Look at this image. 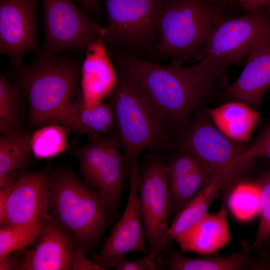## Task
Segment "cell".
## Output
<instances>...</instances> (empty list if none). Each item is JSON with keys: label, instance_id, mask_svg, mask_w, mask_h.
Masks as SVG:
<instances>
[{"label": "cell", "instance_id": "1", "mask_svg": "<svg viewBox=\"0 0 270 270\" xmlns=\"http://www.w3.org/2000/svg\"><path fill=\"white\" fill-rule=\"evenodd\" d=\"M118 68L136 80L165 116L172 129L186 128L222 73L204 60L194 65L162 66L118 54Z\"/></svg>", "mask_w": 270, "mask_h": 270}, {"label": "cell", "instance_id": "2", "mask_svg": "<svg viewBox=\"0 0 270 270\" xmlns=\"http://www.w3.org/2000/svg\"><path fill=\"white\" fill-rule=\"evenodd\" d=\"M108 104L115 116L125 168L139 165L145 150L158 151L171 140L172 128L165 116L141 86L118 68Z\"/></svg>", "mask_w": 270, "mask_h": 270}, {"label": "cell", "instance_id": "3", "mask_svg": "<svg viewBox=\"0 0 270 270\" xmlns=\"http://www.w3.org/2000/svg\"><path fill=\"white\" fill-rule=\"evenodd\" d=\"M48 213L86 252L93 249L108 227L110 214L98 192L72 170H50Z\"/></svg>", "mask_w": 270, "mask_h": 270}, {"label": "cell", "instance_id": "4", "mask_svg": "<svg viewBox=\"0 0 270 270\" xmlns=\"http://www.w3.org/2000/svg\"><path fill=\"white\" fill-rule=\"evenodd\" d=\"M15 67L19 71V84L28 100V128L52 124L60 110L74 99L81 73L80 63L44 51L30 64Z\"/></svg>", "mask_w": 270, "mask_h": 270}, {"label": "cell", "instance_id": "5", "mask_svg": "<svg viewBox=\"0 0 270 270\" xmlns=\"http://www.w3.org/2000/svg\"><path fill=\"white\" fill-rule=\"evenodd\" d=\"M214 0H166L158 28L156 50L180 66L198 58L214 28L225 17Z\"/></svg>", "mask_w": 270, "mask_h": 270}, {"label": "cell", "instance_id": "6", "mask_svg": "<svg viewBox=\"0 0 270 270\" xmlns=\"http://www.w3.org/2000/svg\"><path fill=\"white\" fill-rule=\"evenodd\" d=\"M166 0H104L108 24L100 36L118 54L139 58L156 50Z\"/></svg>", "mask_w": 270, "mask_h": 270}, {"label": "cell", "instance_id": "7", "mask_svg": "<svg viewBox=\"0 0 270 270\" xmlns=\"http://www.w3.org/2000/svg\"><path fill=\"white\" fill-rule=\"evenodd\" d=\"M270 42V14L262 8L222 20L198 58L223 73L228 68Z\"/></svg>", "mask_w": 270, "mask_h": 270}, {"label": "cell", "instance_id": "8", "mask_svg": "<svg viewBox=\"0 0 270 270\" xmlns=\"http://www.w3.org/2000/svg\"><path fill=\"white\" fill-rule=\"evenodd\" d=\"M118 129L90 136L85 144L69 150L77 159L84 182L94 188L114 214L118 212L126 168Z\"/></svg>", "mask_w": 270, "mask_h": 270}, {"label": "cell", "instance_id": "9", "mask_svg": "<svg viewBox=\"0 0 270 270\" xmlns=\"http://www.w3.org/2000/svg\"><path fill=\"white\" fill-rule=\"evenodd\" d=\"M166 163L158 152L152 151L139 175L138 198L148 256L158 260L172 240L168 225L171 210Z\"/></svg>", "mask_w": 270, "mask_h": 270}, {"label": "cell", "instance_id": "10", "mask_svg": "<svg viewBox=\"0 0 270 270\" xmlns=\"http://www.w3.org/2000/svg\"><path fill=\"white\" fill-rule=\"evenodd\" d=\"M46 52L84 50L100 35L103 28L90 19L72 0H42Z\"/></svg>", "mask_w": 270, "mask_h": 270}, {"label": "cell", "instance_id": "11", "mask_svg": "<svg viewBox=\"0 0 270 270\" xmlns=\"http://www.w3.org/2000/svg\"><path fill=\"white\" fill-rule=\"evenodd\" d=\"M139 170L130 172V186L123 214L105 240L99 253L92 261L104 270L114 268L128 252L149 254L141 216L138 198Z\"/></svg>", "mask_w": 270, "mask_h": 270}, {"label": "cell", "instance_id": "12", "mask_svg": "<svg viewBox=\"0 0 270 270\" xmlns=\"http://www.w3.org/2000/svg\"><path fill=\"white\" fill-rule=\"evenodd\" d=\"M246 144L230 139L210 119L200 116L186 127L179 147L180 151L194 155L214 172L240 156L249 146Z\"/></svg>", "mask_w": 270, "mask_h": 270}, {"label": "cell", "instance_id": "13", "mask_svg": "<svg viewBox=\"0 0 270 270\" xmlns=\"http://www.w3.org/2000/svg\"><path fill=\"white\" fill-rule=\"evenodd\" d=\"M50 171L49 168L32 172L19 170L0 216V226L29 224L48 214Z\"/></svg>", "mask_w": 270, "mask_h": 270}, {"label": "cell", "instance_id": "14", "mask_svg": "<svg viewBox=\"0 0 270 270\" xmlns=\"http://www.w3.org/2000/svg\"><path fill=\"white\" fill-rule=\"evenodd\" d=\"M38 1L0 0V53L10 56L14 66L36 48Z\"/></svg>", "mask_w": 270, "mask_h": 270}, {"label": "cell", "instance_id": "15", "mask_svg": "<svg viewBox=\"0 0 270 270\" xmlns=\"http://www.w3.org/2000/svg\"><path fill=\"white\" fill-rule=\"evenodd\" d=\"M34 244L20 256L17 270H72L80 246L50 214L45 228Z\"/></svg>", "mask_w": 270, "mask_h": 270}, {"label": "cell", "instance_id": "16", "mask_svg": "<svg viewBox=\"0 0 270 270\" xmlns=\"http://www.w3.org/2000/svg\"><path fill=\"white\" fill-rule=\"evenodd\" d=\"M100 36L88 48L81 66L80 96L84 104L93 108L109 98L116 84L118 73L110 62Z\"/></svg>", "mask_w": 270, "mask_h": 270}, {"label": "cell", "instance_id": "17", "mask_svg": "<svg viewBox=\"0 0 270 270\" xmlns=\"http://www.w3.org/2000/svg\"><path fill=\"white\" fill-rule=\"evenodd\" d=\"M246 64L237 80L228 86L225 96L256 109L260 106L270 86V42L247 57Z\"/></svg>", "mask_w": 270, "mask_h": 270}, {"label": "cell", "instance_id": "18", "mask_svg": "<svg viewBox=\"0 0 270 270\" xmlns=\"http://www.w3.org/2000/svg\"><path fill=\"white\" fill-rule=\"evenodd\" d=\"M225 204L226 200L218 211L207 213L175 239L181 252L212 254L228 243L230 234Z\"/></svg>", "mask_w": 270, "mask_h": 270}, {"label": "cell", "instance_id": "19", "mask_svg": "<svg viewBox=\"0 0 270 270\" xmlns=\"http://www.w3.org/2000/svg\"><path fill=\"white\" fill-rule=\"evenodd\" d=\"M52 124L63 125L89 137L108 134L116 126L115 116L108 103L102 102L93 108H88L80 96L60 110Z\"/></svg>", "mask_w": 270, "mask_h": 270}, {"label": "cell", "instance_id": "20", "mask_svg": "<svg viewBox=\"0 0 270 270\" xmlns=\"http://www.w3.org/2000/svg\"><path fill=\"white\" fill-rule=\"evenodd\" d=\"M214 124L230 139L247 143L258 123V114L250 106L236 100H230L208 110Z\"/></svg>", "mask_w": 270, "mask_h": 270}, {"label": "cell", "instance_id": "21", "mask_svg": "<svg viewBox=\"0 0 270 270\" xmlns=\"http://www.w3.org/2000/svg\"><path fill=\"white\" fill-rule=\"evenodd\" d=\"M232 180L225 173L214 172L196 195L180 210L170 226V235L175 239L208 213L212 204Z\"/></svg>", "mask_w": 270, "mask_h": 270}, {"label": "cell", "instance_id": "22", "mask_svg": "<svg viewBox=\"0 0 270 270\" xmlns=\"http://www.w3.org/2000/svg\"><path fill=\"white\" fill-rule=\"evenodd\" d=\"M252 249L246 244L230 255L215 258H189L170 250L162 262L172 270H240L254 268L255 260L249 256Z\"/></svg>", "mask_w": 270, "mask_h": 270}, {"label": "cell", "instance_id": "23", "mask_svg": "<svg viewBox=\"0 0 270 270\" xmlns=\"http://www.w3.org/2000/svg\"><path fill=\"white\" fill-rule=\"evenodd\" d=\"M0 130V174L32 166L30 135L10 128Z\"/></svg>", "mask_w": 270, "mask_h": 270}, {"label": "cell", "instance_id": "24", "mask_svg": "<svg viewBox=\"0 0 270 270\" xmlns=\"http://www.w3.org/2000/svg\"><path fill=\"white\" fill-rule=\"evenodd\" d=\"M24 95L20 84L10 82L6 76L0 74V128L22 131Z\"/></svg>", "mask_w": 270, "mask_h": 270}, {"label": "cell", "instance_id": "25", "mask_svg": "<svg viewBox=\"0 0 270 270\" xmlns=\"http://www.w3.org/2000/svg\"><path fill=\"white\" fill-rule=\"evenodd\" d=\"M48 216L49 214L29 224L0 226V259L35 243L44 229Z\"/></svg>", "mask_w": 270, "mask_h": 270}, {"label": "cell", "instance_id": "26", "mask_svg": "<svg viewBox=\"0 0 270 270\" xmlns=\"http://www.w3.org/2000/svg\"><path fill=\"white\" fill-rule=\"evenodd\" d=\"M66 126L49 124L37 128L30 135V147L34 156L38 160L54 157L68 147Z\"/></svg>", "mask_w": 270, "mask_h": 270}, {"label": "cell", "instance_id": "27", "mask_svg": "<svg viewBox=\"0 0 270 270\" xmlns=\"http://www.w3.org/2000/svg\"><path fill=\"white\" fill-rule=\"evenodd\" d=\"M214 172L206 166L168 184L171 210L178 212L196 195Z\"/></svg>", "mask_w": 270, "mask_h": 270}, {"label": "cell", "instance_id": "28", "mask_svg": "<svg viewBox=\"0 0 270 270\" xmlns=\"http://www.w3.org/2000/svg\"><path fill=\"white\" fill-rule=\"evenodd\" d=\"M260 194L256 184H242L232 192L228 206L234 216L240 220H250L258 215Z\"/></svg>", "mask_w": 270, "mask_h": 270}, {"label": "cell", "instance_id": "29", "mask_svg": "<svg viewBox=\"0 0 270 270\" xmlns=\"http://www.w3.org/2000/svg\"><path fill=\"white\" fill-rule=\"evenodd\" d=\"M259 189L258 224L252 248L260 250L270 238V170L257 183Z\"/></svg>", "mask_w": 270, "mask_h": 270}, {"label": "cell", "instance_id": "30", "mask_svg": "<svg viewBox=\"0 0 270 270\" xmlns=\"http://www.w3.org/2000/svg\"><path fill=\"white\" fill-rule=\"evenodd\" d=\"M258 158L270 160V124L261 130L254 142L234 162L244 170L252 161Z\"/></svg>", "mask_w": 270, "mask_h": 270}, {"label": "cell", "instance_id": "31", "mask_svg": "<svg viewBox=\"0 0 270 270\" xmlns=\"http://www.w3.org/2000/svg\"><path fill=\"white\" fill-rule=\"evenodd\" d=\"M204 166L194 155L180 152L166 163L168 184Z\"/></svg>", "mask_w": 270, "mask_h": 270}, {"label": "cell", "instance_id": "32", "mask_svg": "<svg viewBox=\"0 0 270 270\" xmlns=\"http://www.w3.org/2000/svg\"><path fill=\"white\" fill-rule=\"evenodd\" d=\"M162 265V258L154 260L148 255L132 260H128L126 256L122 257L117 266L116 270H159Z\"/></svg>", "mask_w": 270, "mask_h": 270}, {"label": "cell", "instance_id": "33", "mask_svg": "<svg viewBox=\"0 0 270 270\" xmlns=\"http://www.w3.org/2000/svg\"><path fill=\"white\" fill-rule=\"evenodd\" d=\"M84 252L80 247L78 248L74 256L72 270H104L92 260H88Z\"/></svg>", "mask_w": 270, "mask_h": 270}, {"label": "cell", "instance_id": "34", "mask_svg": "<svg viewBox=\"0 0 270 270\" xmlns=\"http://www.w3.org/2000/svg\"><path fill=\"white\" fill-rule=\"evenodd\" d=\"M269 0H234L245 13L264 8Z\"/></svg>", "mask_w": 270, "mask_h": 270}, {"label": "cell", "instance_id": "35", "mask_svg": "<svg viewBox=\"0 0 270 270\" xmlns=\"http://www.w3.org/2000/svg\"><path fill=\"white\" fill-rule=\"evenodd\" d=\"M20 256H12L11 254L0 259V270H17L20 264Z\"/></svg>", "mask_w": 270, "mask_h": 270}, {"label": "cell", "instance_id": "36", "mask_svg": "<svg viewBox=\"0 0 270 270\" xmlns=\"http://www.w3.org/2000/svg\"><path fill=\"white\" fill-rule=\"evenodd\" d=\"M83 6L88 10L93 11L97 9L98 0H78Z\"/></svg>", "mask_w": 270, "mask_h": 270}, {"label": "cell", "instance_id": "37", "mask_svg": "<svg viewBox=\"0 0 270 270\" xmlns=\"http://www.w3.org/2000/svg\"><path fill=\"white\" fill-rule=\"evenodd\" d=\"M264 8L270 14V0H268Z\"/></svg>", "mask_w": 270, "mask_h": 270}, {"label": "cell", "instance_id": "38", "mask_svg": "<svg viewBox=\"0 0 270 270\" xmlns=\"http://www.w3.org/2000/svg\"><path fill=\"white\" fill-rule=\"evenodd\" d=\"M266 246V248H270V238L262 246Z\"/></svg>", "mask_w": 270, "mask_h": 270}, {"label": "cell", "instance_id": "39", "mask_svg": "<svg viewBox=\"0 0 270 270\" xmlns=\"http://www.w3.org/2000/svg\"><path fill=\"white\" fill-rule=\"evenodd\" d=\"M227 4L232 3V2H234V0H224Z\"/></svg>", "mask_w": 270, "mask_h": 270}, {"label": "cell", "instance_id": "40", "mask_svg": "<svg viewBox=\"0 0 270 270\" xmlns=\"http://www.w3.org/2000/svg\"><path fill=\"white\" fill-rule=\"evenodd\" d=\"M269 88H270V87H269Z\"/></svg>", "mask_w": 270, "mask_h": 270}]
</instances>
